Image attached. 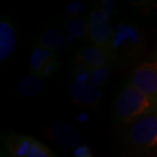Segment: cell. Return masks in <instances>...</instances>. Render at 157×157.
Segmentation results:
<instances>
[{
	"label": "cell",
	"instance_id": "1",
	"mask_svg": "<svg viewBox=\"0 0 157 157\" xmlns=\"http://www.w3.org/2000/svg\"><path fill=\"white\" fill-rule=\"evenodd\" d=\"M156 109L157 97L141 92L132 84L121 91L115 104L117 115L124 122H134L145 115L153 113Z\"/></svg>",
	"mask_w": 157,
	"mask_h": 157
},
{
	"label": "cell",
	"instance_id": "2",
	"mask_svg": "<svg viewBox=\"0 0 157 157\" xmlns=\"http://www.w3.org/2000/svg\"><path fill=\"white\" fill-rule=\"evenodd\" d=\"M132 142L145 148L157 147V114L151 113L133 122L130 132Z\"/></svg>",
	"mask_w": 157,
	"mask_h": 157
},
{
	"label": "cell",
	"instance_id": "3",
	"mask_svg": "<svg viewBox=\"0 0 157 157\" xmlns=\"http://www.w3.org/2000/svg\"><path fill=\"white\" fill-rule=\"evenodd\" d=\"M88 26L89 36L93 45L107 50L111 37L107 12L102 8L92 11L88 21Z\"/></svg>",
	"mask_w": 157,
	"mask_h": 157
},
{
	"label": "cell",
	"instance_id": "4",
	"mask_svg": "<svg viewBox=\"0 0 157 157\" xmlns=\"http://www.w3.org/2000/svg\"><path fill=\"white\" fill-rule=\"evenodd\" d=\"M132 85L147 95L157 97V61L140 65L133 75Z\"/></svg>",
	"mask_w": 157,
	"mask_h": 157
},
{
	"label": "cell",
	"instance_id": "5",
	"mask_svg": "<svg viewBox=\"0 0 157 157\" xmlns=\"http://www.w3.org/2000/svg\"><path fill=\"white\" fill-rule=\"evenodd\" d=\"M55 53L48 49L40 48L36 49L30 57V70L33 75L39 77H48L56 70Z\"/></svg>",
	"mask_w": 157,
	"mask_h": 157
},
{
	"label": "cell",
	"instance_id": "6",
	"mask_svg": "<svg viewBox=\"0 0 157 157\" xmlns=\"http://www.w3.org/2000/svg\"><path fill=\"white\" fill-rule=\"evenodd\" d=\"M52 137L65 148L76 149L83 145L80 133L73 124L59 121L53 124L51 127Z\"/></svg>",
	"mask_w": 157,
	"mask_h": 157
},
{
	"label": "cell",
	"instance_id": "7",
	"mask_svg": "<svg viewBox=\"0 0 157 157\" xmlns=\"http://www.w3.org/2000/svg\"><path fill=\"white\" fill-rule=\"evenodd\" d=\"M70 94L75 101L84 105H93L101 97L98 88L89 82L75 81L70 86Z\"/></svg>",
	"mask_w": 157,
	"mask_h": 157
},
{
	"label": "cell",
	"instance_id": "8",
	"mask_svg": "<svg viewBox=\"0 0 157 157\" xmlns=\"http://www.w3.org/2000/svg\"><path fill=\"white\" fill-rule=\"evenodd\" d=\"M107 60V50L95 45L84 47L78 53V62L86 65L91 70L105 67Z\"/></svg>",
	"mask_w": 157,
	"mask_h": 157
},
{
	"label": "cell",
	"instance_id": "9",
	"mask_svg": "<svg viewBox=\"0 0 157 157\" xmlns=\"http://www.w3.org/2000/svg\"><path fill=\"white\" fill-rule=\"evenodd\" d=\"M17 46V34L8 21H0V60H4Z\"/></svg>",
	"mask_w": 157,
	"mask_h": 157
},
{
	"label": "cell",
	"instance_id": "10",
	"mask_svg": "<svg viewBox=\"0 0 157 157\" xmlns=\"http://www.w3.org/2000/svg\"><path fill=\"white\" fill-rule=\"evenodd\" d=\"M34 138L23 135H10L6 140V149L10 157H26L33 145Z\"/></svg>",
	"mask_w": 157,
	"mask_h": 157
},
{
	"label": "cell",
	"instance_id": "11",
	"mask_svg": "<svg viewBox=\"0 0 157 157\" xmlns=\"http://www.w3.org/2000/svg\"><path fill=\"white\" fill-rule=\"evenodd\" d=\"M45 84L41 77L32 75L26 77L18 82L17 85V89L21 96L25 97H34L39 95L43 92Z\"/></svg>",
	"mask_w": 157,
	"mask_h": 157
},
{
	"label": "cell",
	"instance_id": "12",
	"mask_svg": "<svg viewBox=\"0 0 157 157\" xmlns=\"http://www.w3.org/2000/svg\"><path fill=\"white\" fill-rule=\"evenodd\" d=\"M67 46V39L63 33L58 29H49L43 34L41 38V47L52 52L61 51Z\"/></svg>",
	"mask_w": 157,
	"mask_h": 157
},
{
	"label": "cell",
	"instance_id": "13",
	"mask_svg": "<svg viewBox=\"0 0 157 157\" xmlns=\"http://www.w3.org/2000/svg\"><path fill=\"white\" fill-rule=\"evenodd\" d=\"M67 31L74 38H83L87 33H89L88 21L82 20V18H73V20L67 21Z\"/></svg>",
	"mask_w": 157,
	"mask_h": 157
},
{
	"label": "cell",
	"instance_id": "14",
	"mask_svg": "<svg viewBox=\"0 0 157 157\" xmlns=\"http://www.w3.org/2000/svg\"><path fill=\"white\" fill-rule=\"evenodd\" d=\"M26 157H58V156L49 147H47L46 145H44V144H42L35 139L29 153L26 155Z\"/></svg>",
	"mask_w": 157,
	"mask_h": 157
},
{
	"label": "cell",
	"instance_id": "15",
	"mask_svg": "<svg viewBox=\"0 0 157 157\" xmlns=\"http://www.w3.org/2000/svg\"><path fill=\"white\" fill-rule=\"evenodd\" d=\"M108 77V70L105 67L96 68V70H92L90 75L89 83L92 84L93 86L98 87L99 85H101Z\"/></svg>",
	"mask_w": 157,
	"mask_h": 157
},
{
	"label": "cell",
	"instance_id": "16",
	"mask_svg": "<svg viewBox=\"0 0 157 157\" xmlns=\"http://www.w3.org/2000/svg\"><path fill=\"white\" fill-rule=\"evenodd\" d=\"M84 6L80 1H73L71 3H68L65 7V11L67 14L71 15V17H77V15L81 14L83 12Z\"/></svg>",
	"mask_w": 157,
	"mask_h": 157
},
{
	"label": "cell",
	"instance_id": "17",
	"mask_svg": "<svg viewBox=\"0 0 157 157\" xmlns=\"http://www.w3.org/2000/svg\"><path fill=\"white\" fill-rule=\"evenodd\" d=\"M73 157H93V153L89 146L83 144L74 150Z\"/></svg>",
	"mask_w": 157,
	"mask_h": 157
},
{
	"label": "cell",
	"instance_id": "18",
	"mask_svg": "<svg viewBox=\"0 0 157 157\" xmlns=\"http://www.w3.org/2000/svg\"><path fill=\"white\" fill-rule=\"evenodd\" d=\"M6 157H10V156H6Z\"/></svg>",
	"mask_w": 157,
	"mask_h": 157
}]
</instances>
